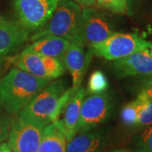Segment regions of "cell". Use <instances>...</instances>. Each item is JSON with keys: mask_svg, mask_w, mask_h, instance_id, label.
Returning a JSON list of instances; mask_svg holds the SVG:
<instances>
[{"mask_svg": "<svg viewBox=\"0 0 152 152\" xmlns=\"http://www.w3.org/2000/svg\"><path fill=\"white\" fill-rule=\"evenodd\" d=\"M76 91L66 88L63 80L50 82L17 114L42 127L59 119L67 103Z\"/></svg>", "mask_w": 152, "mask_h": 152, "instance_id": "6da1fadb", "label": "cell"}, {"mask_svg": "<svg viewBox=\"0 0 152 152\" xmlns=\"http://www.w3.org/2000/svg\"><path fill=\"white\" fill-rule=\"evenodd\" d=\"M51 81L13 68L0 80V104L16 116Z\"/></svg>", "mask_w": 152, "mask_h": 152, "instance_id": "7a4b0ae2", "label": "cell"}, {"mask_svg": "<svg viewBox=\"0 0 152 152\" xmlns=\"http://www.w3.org/2000/svg\"><path fill=\"white\" fill-rule=\"evenodd\" d=\"M80 6L73 0H60L54 13L47 24L35 32L30 41H35L44 37H58L69 42H81L80 39Z\"/></svg>", "mask_w": 152, "mask_h": 152, "instance_id": "3957f363", "label": "cell"}, {"mask_svg": "<svg viewBox=\"0 0 152 152\" xmlns=\"http://www.w3.org/2000/svg\"><path fill=\"white\" fill-rule=\"evenodd\" d=\"M151 44L136 33L115 32L103 42L89 48V52L105 59L115 61L149 49Z\"/></svg>", "mask_w": 152, "mask_h": 152, "instance_id": "277c9868", "label": "cell"}, {"mask_svg": "<svg viewBox=\"0 0 152 152\" xmlns=\"http://www.w3.org/2000/svg\"><path fill=\"white\" fill-rule=\"evenodd\" d=\"M59 1L13 0L17 21L29 32H37L50 20Z\"/></svg>", "mask_w": 152, "mask_h": 152, "instance_id": "5b68a950", "label": "cell"}, {"mask_svg": "<svg viewBox=\"0 0 152 152\" xmlns=\"http://www.w3.org/2000/svg\"><path fill=\"white\" fill-rule=\"evenodd\" d=\"M115 33L107 17L96 8H84L81 11L80 39L84 46L91 48L103 42Z\"/></svg>", "mask_w": 152, "mask_h": 152, "instance_id": "8992f818", "label": "cell"}, {"mask_svg": "<svg viewBox=\"0 0 152 152\" xmlns=\"http://www.w3.org/2000/svg\"><path fill=\"white\" fill-rule=\"evenodd\" d=\"M44 127L35 122L15 116L8 145L13 152H37Z\"/></svg>", "mask_w": 152, "mask_h": 152, "instance_id": "52a82bcc", "label": "cell"}, {"mask_svg": "<svg viewBox=\"0 0 152 152\" xmlns=\"http://www.w3.org/2000/svg\"><path fill=\"white\" fill-rule=\"evenodd\" d=\"M112 103L106 92L86 94L81 104L77 133L92 130L109 118Z\"/></svg>", "mask_w": 152, "mask_h": 152, "instance_id": "ba28073f", "label": "cell"}, {"mask_svg": "<svg viewBox=\"0 0 152 152\" xmlns=\"http://www.w3.org/2000/svg\"><path fill=\"white\" fill-rule=\"evenodd\" d=\"M14 64L20 69L49 81L63 76L65 72L58 58L22 51L15 58Z\"/></svg>", "mask_w": 152, "mask_h": 152, "instance_id": "9c48e42d", "label": "cell"}, {"mask_svg": "<svg viewBox=\"0 0 152 152\" xmlns=\"http://www.w3.org/2000/svg\"><path fill=\"white\" fill-rule=\"evenodd\" d=\"M29 37L30 32L17 20L0 17V59L15 53Z\"/></svg>", "mask_w": 152, "mask_h": 152, "instance_id": "30bf717a", "label": "cell"}, {"mask_svg": "<svg viewBox=\"0 0 152 152\" xmlns=\"http://www.w3.org/2000/svg\"><path fill=\"white\" fill-rule=\"evenodd\" d=\"M89 53L86 55L84 45L78 42H70V45L59 58L64 69L72 77V88L76 91L80 88L82 80L89 64Z\"/></svg>", "mask_w": 152, "mask_h": 152, "instance_id": "8fae6325", "label": "cell"}, {"mask_svg": "<svg viewBox=\"0 0 152 152\" xmlns=\"http://www.w3.org/2000/svg\"><path fill=\"white\" fill-rule=\"evenodd\" d=\"M114 70L120 77L152 75V58L149 49L136 52L126 58L115 60Z\"/></svg>", "mask_w": 152, "mask_h": 152, "instance_id": "7c38bea8", "label": "cell"}, {"mask_svg": "<svg viewBox=\"0 0 152 152\" xmlns=\"http://www.w3.org/2000/svg\"><path fill=\"white\" fill-rule=\"evenodd\" d=\"M86 95V90L80 87L65 106L63 111V118L58 120L60 129L65 136L67 142L69 141L77 134V126L80 119L81 104Z\"/></svg>", "mask_w": 152, "mask_h": 152, "instance_id": "4fadbf2b", "label": "cell"}, {"mask_svg": "<svg viewBox=\"0 0 152 152\" xmlns=\"http://www.w3.org/2000/svg\"><path fill=\"white\" fill-rule=\"evenodd\" d=\"M70 45L67 39L58 37H44L33 41L32 43L22 50L25 53H32L50 58H58L64 55Z\"/></svg>", "mask_w": 152, "mask_h": 152, "instance_id": "5bb4252c", "label": "cell"}, {"mask_svg": "<svg viewBox=\"0 0 152 152\" xmlns=\"http://www.w3.org/2000/svg\"><path fill=\"white\" fill-rule=\"evenodd\" d=\"M66 147L67 140L58 120L44 127L37 152H67Z\"/></svg>", "mask_w": 152, "mask_h": 152, "instance_id": "9a60e30c", "label": "cell"}, {"mask_svg": "<svg viewBox=\"0 0 152 152\" xmlns=\"http://www.w3.org/2000/svg\"><path fill=\"white\" fill-rule=\"evenodd\" d=\"M103 143V137L100 132L91 130L77 133L67 142V152H97Z\"/></svg>", "mask_w": 152, "mask_h": 152, "instance_id": "2e32d148", "label": "cell"}, {"mask_svg": "<svg viewBox=\"0 0 152 152\" xmlns=\"http://www.w3.org/2000/svg\"><path fill=\"white\" fill-rule=\"evenodd\" d=\"M138 108L137 128H145L152 125V101L138 95L135 99Z\"/></svg>", "mask_w": 152, "mask_h": 152, "instance_id": "e0dca14e", "label": "cell"}, {"mask_svg": "<svg viewBox=\"0 0 152 152\" xmlns=\"http://www.w3.org/2000/svg\"><path fill=\"white\" fill-rule=\"evenodd\" d=\"M108 87V81L103 72L97 70L91 75L88 85L86 94H99L106 91Z\"/></svg>", "mask_w": 152, "mask_h": 152, "instance_id": "ac0fdd59", "label": "cell"}, {"mask_svg": "<svg viewBox=\"0 0 152 152\" xmlns=\"http://www.w3.org/2000/svg\"><path fill=\"white\" fill-rule=\"evenodd\" d=\"M133 152H152V125L145 129L137 136Z\"/></svg>", "mask_w": 152, "mask_h": 152, "instance_id": "d6986e66", "label": "cell"}, {"mask_svg": "<svg viewBox=\"0 0 152 152\" xmlns=\"http://www.w3.org/2000/svg\"><path fill=\"white\" fill-rule=\"evenodd\" d=\"M96 6L118 15H127L128 0H95Z\"/></svg>", "mask_w": 152, "mask_h": 152, "instance_id": "ffe728a7", "label": "cell"}, {"mask_svg": "<svg viewBox=\"0 0 152 152\" xmlns=\"http://www.w3.org/2000/svg\"><path fill=\"white\" fill-rule=\"evenodd\" d=\"M121 120L128 127H136L138 121V108L136 100L127 103L121 111Z\"/></svg>", "mask_w": 152, "mask_h": 152, "instance_id": "44dd1931", "label": "cell"}, {"mask_svg": "<svg viewBox=\"0 0 152 152\" xmlns=\"http://www.w3.org/2000/svg\"><path fill=\"white\" fill-rule=\"evenodd\" d=\"M14 117L0 104V144L8 139L10 135Z\"/></svg>", "mask_w": 152, "mask_h": 152, "instance_id": "7402d4cb", "label": "cell"}, {"mask_svg": "<svg viewBox=\"0 0 152 152\" xmlns=\"http://www.w3.org/2000/svg\"><path fill=\"white\" fill-rule=\"evenodd\" d=\"M138 95L143 96L152 101V75L149 76V78L143 83L140 91Z\"/></svg>", "mask_w": 152, "mask_h": 152, "instance_id": "603a6c76", "label": "cell"}, {"mask_svg": "<svg viewBox=\"0 0 152 152\" xmlns=\"http://www.w3.org/2000/svg\"><path fill=\"white\" fill-rule=\"evenodd\" d=\"M73 1L83 8H91L96 6L95 0H73Z\"/></svg>", "mask_w": 152, "mask_h": 152, "instance_id": "cb8c5ba5", "label": "cell"}, {"mask_svg": "<svg viewBox=\"0 0 152 152\" xmlns=\"http://www.w3.org/2000/svg\"><path fill=\"white\" fill-rule=\"evenodd\" d=\"M0 152H13L8 143H1L0 144Z\"/></svg>", "mask_w": 152, "mask_h": 152, "instance_id": "d4e9b609", "label": "cell"}, {"mask_svg": "<svg viewBox=\"0 0 152 152\" xmlns=\"http://www.w3.org/2000/svg\"><path fill=\"white\" fill-rule=\"evenodd\" d=\"M114 152H129V151H128L127 150H123V149H121V150H117V151H115Z\"/></svg>", "mask_w": 152, "mask_h": 152, "instance_id": "484cf974", "label": "cell"}, {"mask_svg": "<svg viewBox=\"0 0 152 152\" xmlns=\"http://www.w3.org/2000/svg\"><path fill=\"white\" fill-rule=\"evenodd\" d=\"M151 51H150V54H151V58H152V44H151Z\"/></svg>", "mask_w": 152, "mask_h": 152, "instance_id": "4316f807", "label": "cell"}]
</instances>
